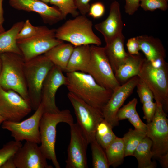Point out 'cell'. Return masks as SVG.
<instances>
[{
  "label": "cell",
  "mask_w": 168,
  "mask_h": 168,
  "mask_svg": "<svg viewBox=\"0 0 168 168\" xmlns=\"http://www.w3.org/2000/svg\"><path fill=\"white\" fill-rule=\"evenodd\" d=\"M69 92L102 111L113 91L100 86L90 74L79 71L66 73Z\"/></svg>",
  "instance_id": "1"
},
{
  "label": "cell",
  "mask_w": 168,
  "mask_h": 168,
  "mask_svg": "<svg viewBox=\"0 0 168 168\" xmlns=\"http://www.w3.org/2000/svg\"><path fill=\"white\" fill-rule=\"evenodd\" d=\"M138 76L152 92L156 102L168 110V64L165 60L151 62L145 58Z\"/></svg>",
  "instance_id": "2"
},
{
  "label": "cell",
  "mask_w": 168,
  "mask_h": 168,
  "mask_svg": "<svg viewBox=\"0 0 168 168\" xmlns=\"http://www.w3.org/2000/svg\"><path fill=\"white\" fill-rule=\"evenodd\" d=\"M0 57L2 64L0 86L17 92L30 103L25 75V61L22 55L6 53L0 54Z\"/></svg>",
  "instance_id": "3"
},
{
  "label": "cell",
  "mask_w": 168,
  "mask_h": 168,
  "mask_svg": "<svg viewBox=\"0 0 168 168\" xmlns=\"http://www.w3.org/2000/svg\"><path fill=\"white\" fill-rule=\"evenodd\" d=\"M62 122L69 125L74 123L73 117L69 110H60L57 113L44 112L39 125L40 148L46 158L51 161L56 168H60L55 151L56 129L58 124Z\"/></svg>",
  "instance_id": "4"
},
{
  "label": "cell",
  "mask_w": 168,
  "mask_h": 168,
  "mask_svg": "<svg viewBox=\"0 0 168 168\" xmlns=\"http://www.w3.org/2000/svg\"><path fill=\"white\" fill-rule=\"evenodd\" d=\"M93 23L86 15H81L69 19L56 29V37L66 41L74 46L93 44L100 46V39L94 33Z\"/></svg>",
  "instance_id": "5"
},
{
  "label": "cell",
  "mask_w": 168,
  "mask_h": 168,
  "mask_svg": "<svg viewBox=\"0 0 168 168\" xmlns=\"http://www.w3.org/2000/svg\"><path fill=\"white\" fill-rule=\"evenodd\" d=\"M54 65L44 54L25 62V75L32 110H35L41 103L43 84Z\"/></svg>",
  "instance_id": "6"
},
{
  "label": "cell",
  "mask_w": 168,
  "mask_h": 168,
  "mask_svg": "<svg viewBox=\"0 0 168 168\" xmlns=\"http://www.w3.org/2000/svg\"><path fill=\"white\" fill-rule=\"evenodd\" d=\"M91 58L85 72L102 87L112 91L121 85L106 55L104 47L91 44Z\"/></svg>",
  "instance_id": "7"
},
{
  "label": "cell",
  "mask_w": 168,
  "mask_h": 168,
  "mask_svg": "<svg viewBox=\"0 0 168 168\" xmlns=\"http://www.w3.org/2000/svg\"><path fill=\"white\" fill-rule=\"evenodd\" d=\"M67 96L73 108L77 123L90 144L95 139L97 127L104 119L102 111L70 92L68 93Z\"/></svg>",
  "instance_id": "8"
},
{
  "label": "cell",
  "mask_w": 168,
  "mask_h": 168,
  "mask_svg": "<svg viewBox=\"0 0 168 168\" xmlns=\"http://www.w3.org/2000/svg\"><path fill=\"white\" fill-rule=\"evenodd\" d=\"M153 117L147 124L146 136L152 142L153 156L159 158L168 152V120L161 104L157 102Z\"/></svg>",
  "instance_id": "9"
},
{
  "label": "cell",
  "mask_w": 168,
  "mask_h": 168,
  "mask_svg": "<svg viewBox=\"0 0 168 168\" xmlns=\"http://www.w3.org/2000/svg\"><path fill=\"white\" fill-rule=\"evenodd\" d=\"M44 113V109L41 103L30 117L21 122L5 120L2 123V128L10 131L11 136L16 141L21 142L25 140L40 144L39 125Z\"/></svg>",
  "instance_id": "10"
},
{
  "label": "cell",
  "mask_w": 168,
  "mask_h": 168,
  "mask_svg": "<svg viewBox=\"0 0 168 168\" xmlns=\"http://www.w3.org/2000/svg\"><path fill=\"white\" fill-rule=\"evenodd\" d=\"M55 31L56 29L48 28L37 35L17 40L18 46L25 62L44 54L63 42L56 37Z\"/></svg>",
  "instance_id": "11"
},
{
  "label": "cell",
  "mask_w": 168,
  "mask_h": 168,
  "mask_svg": "<svg viewBox=\"0 0 168 168\" xmlns=\"http://www.w3.org/2000/svg\"><path fill=\"white\" fill-rule=\"evenodd\" d=\"M32 110L30 103L17 92L0 86V113L5 120L19 122Z\"/></svg>",
  "instance_id": "12"
},
{
  "label": "cell",
  "mask_w": 168,
  "mask_h": 168,
  "mask_svg": "<svg viewBox=\"0 0 168 168\" xmlns=\"http://www.w3.org/2000/svg\"><path fill=\"white\" fill-rule=\"evenodd\" d=\"M69 126L70 140L67 150L66 168H87V150L89 144L77 123Z\"/></svg>",
  "instance_id": "13"
},
{
  "label": "cell",
  "mask_w": 168,
  "mask_h": 168,
  "mask_svg": "<svg viewBox=\"0 0 168 168\" xmlns=\"http://www.w3.org/2000/svg\"><path fill=\"white\" fill-rule=\"evenodd\" d=\"M63 71L58 67L54 65L46 77L41 90V104L44 112L57 113L60 110L56 105L55 96L59 88L66 85L67 79Z\"/></svg>",
  "instance_id": "14"
},
{
  "label": "cell",
  "mask_w": 168,
  "mask_h": 168,
  "mask_svg": "<svg viewBox=\"0 0 168 168\" xmlns=\"http://www.w3.org/2000/svg\"><path fill=\"white\" fill-rule=\"evenodd\" d=\"M139 80L138 76H135L113 91L104 107L102 112L104 119L113 127L118 125L119 122L116 119L117 113L136 87Z\"/></svg>",
  "instance_id": "15"
},
{
  "label": "cell",
  "mask_w": 168,
  "mask_h": 168,
  "mask_svg": "<svg viewBox=\"0 0 168 168\" xmlns=\"http://www.w3.org/2000/svg\"><path fill=\"white\" fill-rule=\"evenodd\" d=\"M17 168H52L38 144L26 141L13 157Z\"/></svg>",
  "instance_id": "16"
},
{
  "label": "cell",
  "mask_w": 168,
  "mask_h": 168,
  "mask_svg": "<svg viewBox=\"0 0 168 168\" xmlns=\"http://www.w3.org/2000/svg\"><path fill=\"white\" fill-rule=\"evenodd\" d=\"M9 2L15 9L37 13L46 24L52 25L63 20L56 7L50 6L40 0H9Z\"/></svg>",
  "instance_id": "17"
},
{
  "label": "cell",
  "mask_w": 168,
  "mask_h": 168,
  "mask_svg": "<svg viewBox=\"0 0 168 168\" xmlns=\"http://www.w3.org/2000/svg\"><path fill=\"white\" fill-rule=\"evenodd\" d=\"M94 27L103 35L106 44L123 34V23L120 4L118 1H114L111 3L108 17L96 24Z\"/></svg>",
  "instance_id": "18"
},
{
  "label": "cell",
  "mask_w": 168,
  "mask_h": 168,
  "mask_svg": "<svg viewBox=\"0 0 168 168\" xmlns=\"http://www.w3.org/2000/svg\"><path fill=\"white\" fill-rule=\"evenodd\" d=\"M136 38L139 44L140 50L144 53L147 60L152 62L165 59L166 50L159 39L147 35H139Z\"/></svg>",
  "instance_id": "19"
},
{
  "label": "cell",
  "mask_w": 168,
  "mask_h": 168,
  "mask_svg": "<svg viewBox=\"0 0 168 168\" xmlns=\"http://www.w3.org/2000/svg\"><path fill=\"white\" fill-rule=\"evenodd\" d=\"M144 59L140 54L132 55L128 53L124 62L114 72L116 78L120 85L138 76Z\"/></svg>",
  "instance_id": "20"
},
{
  "label": "cell",
  "mask_w": 168,
  "mask_h": 168,
  "mask_svg": "<svg viewBox=\"0 0 168 168\" xmlns=\"http://www.w3.org/2000/svg\"><path fill=\"white\" fill-rule=\"evenodd\" d=\"M125 38L123 34L110 43L106 44L104 47L106 55L114 72L126 59L128 53L124 48Z\"/></svg>",
  "instance_id": "21"
},
{
  "label": "cell",
  "mask_w": 168,
  "mask_h": 168,
  "mask_svg": "<svg viewBox=\"0 0 168 168\" xmlns=\"http://www.w3.org/2000/svg\"><path fill=\"white\" fill-rule=\"evenodd\" d=\"M91 58L90 45L74 46L65 72H85Z\"/></svg>",
  "instance_id": "22"
},
{
  "label": "cell",
  "mask_w": 168,
  "mask_h": 168,
  "mask_svg": "<svg viewBox=\"0 0 168 168\" xmlns=\"http://www.w3.org/2000/svg\"><path fill=\"white\" fill-rule=\"evenodd\" d=\"M24 22H18L9 30L0 33V54L13 53L22 55L17 44V36Z\"/></svg>",
  "instance_id": "23"
},
{
  "label": "cell",
  "mask_w": 168,
  "mask_h": 168,
  "mask_svg": "<svg viewBox=\"0 0 168 168\" xmlns=\"http://www.w3.org/2000/svg\"><path fill=\"white\" fill-rule=\"evenodd\" d=\"M74 46L63 42L53 47L44 54L55 66L65 72Z\"/></svg>",
  "instance_id": "24"
},
{
  "label": "cell",
  "mask_w": 168,
  "mask_h": 168,
  "mask_svg": "<svg viewBox=\"0 0 168 168\" xmlns=\"http://www.w3.org/2000/svg\"><path fill=\"white\" fill-rule=\"evenodd\" d=\"M152 142L147 136L140 142L135 150L133 156L137 159L138 168H154L155 164L151 161Z\"/></svg>",
  "instance_id": "25"
},
{
  "label": "cell",
  "mask_w": 168,
  "mask_h": 168,
  "mask_svg": "<svg viewBox=\"0 0 168 168\" xmlns=\"http://www.w3.org/2000/svg\"><path fill=\"white\" fill-rule=\"evenodd\" d=\"M105 150L110 166L114 167L122 163L125 157L123 138L116 137Z\"/></svg>",
  "instance_id": "26"
},
{
  "label": "cell",
  "mask_w": 168,
  "mask_h": 168,
  "mask_svg": "<svg viewBox=\"0 0 168 168\" xmlns=\"http://www.w3.org/2000/svg\"><path fill=\"white\" fill-rule=\"evenodd\" d=\"M113 127L104 119L98 124L96 131L95 139L105 149L116 138Z\"/></svg>",
  "instance_id": "27"
},
{
  "label": "cell",
  "mask_w": 168,
  "mask_h": 168,
  "mask_svg": "<svg viewBox=\"0 0 168 168\" xmlns=\"http://www.w3.org/2000/svg\"><path fill=\"white\" fill-rule=\"evenodd\" d=\"M146 136L145 132L135 129H129L122 138L124 145L125 157L133 156L136 148Z\"/></svg>",
  "instance_id": "28"
},
{
  "label": "cell",
  "mask_w": 168,
  "mask_h": 168,
  "mask_svg": "<svg viewBox=\"0 0 168 168\" xmlns=\"http://www.w3.org/2000/svg\"><path fill=\"white\" fill-rule=\"evenodd\" d=\"M90 144L91 151L92 166L94 168H108L110 165L105 149L96 139Z\"/></svg>",
  "instance_id": "29"
},
{
  "label": "cell",
  "mask_w": 168,
  "mask_h": 168,
  "mask_svg": "<svg viewBox=\"0 0 168 168\" xmlns=\"http://www.w3.org/2000/svg\"><path fill=\"white\" fill-rule=\"evenodd\" d=\"M49 3L58 8L63 20L69 14L74 17L79 15L74 0H50Z\"/></svg>",
  "instance_id": "30"
},
{
  "label": "cell",
  "mask_w": 168,
  "mask_h": 168,
  "mask_svg": "<svg viewBox=\"0 0 168 168\" xmlns=\"http://www.w3.org/2000/svg\"><path fill=\"white\" fill-rule=\"evenodd\" d=\"M48 28L45 26H34L30 20L27 19L24 22L22 28L18 34L17 40H21L30 38L43 33Z\"/></svg>",
  "instance_id": "31"
},
{
  "label": "cell",
  "mask_w": 168,
  "mask_h": 168,
  "mask_svg": "<svg viewBox=\"0 0 168 168\" xmlns=\"http://www.w3.org/2000/svg\"><path fill=\"white\" fill-rule=\"evenodd\" d=\"M20 141H11L0 149V168L8 159L13 157L22 146Z\"/></svg>",
  "instance_id": "32"
},
{
  "label": "cell",
  "mask_w": 168,
  "mask_h": 168,
  "mask_svg": "<svg viewBox=\"0 0 168 168\" xmlns=\"http://www.w3.org/2000/svg\"><path fill=\"white\" fill-rule=\"evenodd\" d=\"M138 100L134 98L128 104L120 108L118 110L116 116L117 121L128 119L136 112V107Z\"/></svg>",
  "instance_id": "33"
},
{
  "label": "cell",
  "mask_w": 168,
  "mask_h": 168,
  "mask_svg": "<svg viewBox=\"0 0 168 168\" xmlns=\"http://www.w3.org/2000/svg\"><path fill=\"white\" fill-rule=\"evenodd\" d=\"M168 0H140V6L145 11L158 9L165 11L168 7Z\"/></svg>",
  "instance_id": "34"
},
{
  "label": "cell",
  "mask_w": 168,
  "mask_h": 168,
  "mask_svg": "<svg viewBox=\"0 0 168 168\" xmlns=\"http://www.w3.org/2000/svg\"><path fill=\"white\" fill-rule=\"evenodd\" d=\"M136 87L137 92L142 104L153 101L154 97L152 92L139 78Z\"/></svg>",
  "instance_id": "35"
},
{
  "label": "cell",
  "mask_w": 168,
  "mask_h": 168,
  "mask_svg": "<svg viewBox=\"0 0 168 168\" xmlns=\"http://www.w3.org/2000/svg\"><path fill=\"white\" fill-rule=\"evenodd\" d=\"M105 12V7L103 3L97 2L90 6L88 12V15L94 19L101 17Z\"/></svg>",
  "instance_id": "36"
},
{
  "label": "cell",
  "mask_w": 168,
  "mask_h": 168,
  "mask_svg": "<svg viewBox=\"0 0 168 168\" xmlns=\"http://www.w3.org/2000/svg\"><path fill=\"white\" fill-rule=\"evenodd\" d=\"M128 120L134 126L135 129L146 133L147 124L142 121L137 112L129 118Z\"/></svg>",
  "instance_id": "37"
},
{
  "label": "cell",
  "mask_w": 168,
  "mask_h": 168,
  "mask_svg": "<svg viewBox=\"0 0 168 168\" xmlns=\"http://www.w3.org/2000/svg\"><path fill=\"white\" fill-rule=\"evenodd\" d=\"M128 53L132 55H139L140 48L139 43L136 37L128 39L126 44Z\"/></svg>",
  "instance_id": "38"
},
{
  "label": "cell",
  "mask_w": 168,
  "mask_h": 168,
  "mask_svg": "<svg viewBox=\"0 0 168 168\" xmlns=\"http://www.w3.org/2000/svg\"><path fill=\"white\" fill-rule=\"evenodd\" d=\"M124 10L125 12L130 15H133L140 6V0H125Z\"/></svg>",
  "instance_id": "39"
},
{
  "label": "cell",
  "mask_w": 168,
  "mask_h": 168,
  "mask_svg": "<svg viewBox=\"0 0 168 168\" xmlns=\"http://www.w3.org/2000/svg\"><path fill=\"white\" fill-rule=\"evenodd\" d=\"M91 0H74L78 10L82 15H86L88 13Z\"/></svg>",
  "instance_id": "40"
},
{
  "label": "cell",
  "mask_w": 168,
  "mask_h": 168,
  "mask_svg": "<svg viewBox=\"0 0 168 168\" xmlns=\"http://www.w3.org/2000/svg\"><path fill=\"white\" fill-rule=\"evenodd\" d=\"M158 159L163 167H168V152L162 155Z\"/></svg>",
  "instance_id": "41"
},
{
  "label": "cell",
  "mask_w": 168,
  "mask_h": 168,
  "mask_svg": "<svg viewBox=\"0 0 168 168\" xmlns=\"http://www.w3.org/2000/svg\"><path fill=\"white\" fill-rule=\"evenodd\" d=\"M13 157L7 161L1 168H16V167L13 161Z\"/></svg>",
  "instance_id": "42"
},
{
  "label": "cell",
  "mask_w": 168,
  "mask_h": 168,
  "mask_svg": "<svg viewBox=\"0 0 168 168\" xmlns=\"http://www.w3.org/2000/svg\"><path fill=\"white\" fill-rule=\"evenodd\" d=\"M3 0H0V25H2L4 21V11L2 7Z\"/></svg>",
  "instance_id": "43"
},
{
  "label": "cell",
  "mask_w": 168,
  "mask_h": 168,
  "mask_svg": "<svg viewBox=\"0 0 168 168\" xmlns=\"http://www.w3.org/2000/svg\"><path fill=\"white\" fill-rule=\"evenodd\" d=\"M5 120V119L2 116L1 114L0 113V124Z\"/></svg>",
  "instance_id": "44"
},
{
  "label": "cell",
  "mask_w": 168,
  "mask_h": 168,
  "mask_svg": "<svg viewBox=\"0 0 168 168\" xmlns=\"http://www.w3.org/2000/svg\"><path fill=\"white\" fill-rule=\"evenodd\" d=\"M5 31L2 25H0V33L2 32Z\"/></svg>",
  "instance_id": "45"
},
{
  "label": "cell",
  "mask_w": 168,
  "mask_h": 168,
  "mask_svg": "<svg viewBox=\"0 0 168 168\" xmlns=\"http://www.w3.org/2000/svg\"><path fill=\"white\" fill-rule=\"evenodd\" d=\"M2 67V60H1V57H0V76L1 72Z\"/></svg>",
  "instance_id": "46"
},
{
  "label": "cell",
  "mask_w": 168,
  "mask_h": 168,
  "mask_svg": "<svg viewBox=\"0 0 168 168\" xmlns=\"http://www.w3.org/2000/svg\"><path fill=\"white\" fill-rule=\"evenodd\" d=\"M40 0L47 4L49 3V1H50V0Z\"/></svg>",
  "instance_id": "47"
}]
</instances>
